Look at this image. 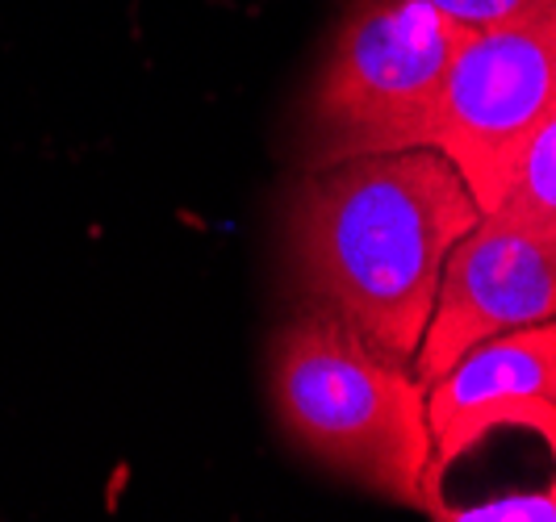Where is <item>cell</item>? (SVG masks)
Returning a JSON list of instances; mask_svg holds the SVG:
<instances>
[{
  "mask_svg": "<svg viewBox=\"0 0 556 522\" xmlns=\"http://www.w3.org/2000/svg\"><path fill=\"white\" fill-rule=\"evenodd\" d=\"M477 221V196L435 147L352 155L309 167L293 189L289 259L306 302L410 364L447 255Z\"/></svg>",
  "mask_w": 556,
  "mask_h": 522,
  "instance_id": "6da1fadb",
  "label": "cell"
},
{
  "mask_svg": "<svg viewBox=\"0 0 556 522\" xmlns=\"http://www.w3.org/2000/svg\"><path fill=\"white\" fill-rule=\"evenodd\" d=\"M268 389L285 435L331 472L435 519L427 385L377 352L334 309L306 302L268 347Z\"/></svg>",
  "mask_w": 556,
  "mask_h": 522,
  "instance_id": "7a4b0ae2",
  "label": "cell"
},
{
  "mask_svg": "<svg viewBox=\"0 0 556 522\" xmlns=\"http://www.w3.org/2000/svg\"><path fill=\"white\" fill-rule=\"evenodd\" d=\"M473 34L427 0H356L309 88V167L427 147L447 72Z\"/></svg>",
  "mask_w": 556,
  "mask_h": 522,
  "instance_id": "3957f363",
  "label": "cell"
},
{
  "mask_svg": "<svg viewBox=\"0 0 556 522\" xmlns=\"http://www.w3.org/2000/svg\"><path fill=\"white\" fill-rule=\"evenodd\" d=\"M556 117V9L477 29L447 72L427 147L456 167L481 214L498 209L531 138Z\"/></svg>",
  "mask_w": 556,
  "mask_h": 522,
  "instance_id": "277c9868",
  "label": "cell"
},
{
  "mask_svg": "<svg viewBox=\"0 0 556 522\" xmlns=\"http://www.w3.org/2000/svg\"><path fill=\"white\" fill-rule=\"evenodd\" d=\"M544 318H556V234L481 214L447 255L410 372L431 385L481 339Z\"/></svg>",
  "mask_w": 556,
  "mask_h": 522,
  "instance_id": "5b68a950",
  "label": "cell"
},
{
  "mask_svg": "<svg viewBox=\"0 0 556 522\" xmlns=\"http://www.w3.org/2000/svg\"><path fill=\"white\" fill-rule=\"evenodd\" d=\"M431 481L506 426L540 435L556 460V318L481 339L427 385Z\"/></svg>",
  "mask_w": 556,
  "mask_h": 522,
  "instance_id": "8992f818",
  "label": "cell"
},
{
  "mask_svg": "<svg viewBox=\"0 0 556 522\" xmlns=\"http://www.w3.org/2000/svg\"><path fill=\"white\" fill-rule=\"evenodd\" d=\"M490 214L515 221V226L556 234V117L531 138L510 189L498 201V209H490Z\"/></svg>",
  "mask_w": 556,
  "mask_h": 522,
  "instance_id": "52a82bcc",
  "label": "cell"
},
{
  "mask_svg": "<svg viewBox=\"0 0 556 522\" xmlns=\"http://www.w3.org/2000/svg\"><path fill=\"white\" fill-rule=\"evenodd\" d=\"M435 519L444 522H556V476L548 489L535 494H506V497H481L469 506H440Z\"/></svg>",
  "mask_w": 556,
  "mask_h": 522,
  "instance_id": "ba28073f",
  "label": "cell"
},
{
  "mask_svg": "<svg viewBox=\"0 0 556 522\" xmlns=\"http://www.w3.org/2000/svg\"><path fill=\"white\" fill-rule=\"evenodd\" d=\"M427 4H435L440 13L469 29L519 26V22H531L553 9V0H427Z\"/></svg>",
  "mask_w": 556,
  "mask_h": 522,
  "instance_id": "9c48e42d",
  "label": "cell"
},
{
  "mask_svg": "<svg viewBox=\"0 0 556 522\" xmlns=\"http://www.w3.org/2000/svg\"><path fill=\"white\" fill-rule=\"evenodd\" d=\"M553 9H556V0H553Z\"/></svg>",
  "mask_w": 556,
  "mask_h": 522,
  "instance_id": "30bf717a",
  "label": "cell"
}]
</instances>
